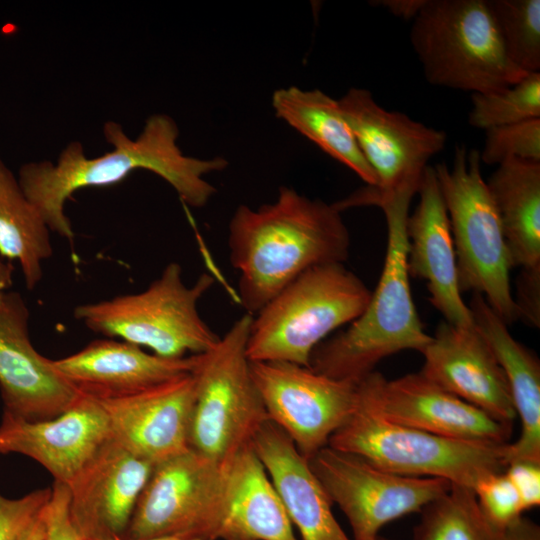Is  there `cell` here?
<instances>
[{
    "instance_id": "cell-1",
    "label": "cell",
    "mask_w": 540,
    "mask_h": 540,
    "mask_svg": "<svg viewBox=\"0 0 540 540\" xmlns=\"http://www.w3.org/2000/svg\"><path fill=\"white\" fill-rule=\"evenodd\" d=\"M103 132L113 149L99 157L88 158L81 143L74 141L62 150L56 163L29 162L19 170L17 178L26 197L50 231L68 240L75 234L64 205L79 189L113 185L133 171L145 169L169 183L186 205L201 208L216 192L204 176L229 164L219 156L200 159L184 155L177 144V124L165 114L150 116L135 139L112 121L105 123Z\"/></svg>"
},
{
    "instance_id": "cell-19",
    "label": "cell",
    "mask_w": 540,
    "mask_h": 540,
    "mask_svg": "<svg viewBox=\"0 0 540 540\" xmlns=\"http://www.w3.org/2000/svg\"><path fill=\"white\" fill-rule=\"evenodd\" d=\"M421 373L436 385L513 425L516 412L505 374L475 326L442 321L430 343L420 352Z\"/></svg>"
},
{
    "instance_id": "cell-13",
    "label": "cell",
    "mask_w": 540,
    "mask_h": 540,
    "mask_svg": "<svg viewBox=\"0 0 540 540\" xmlns=\"http://www.w3.org/2000/svg\"><path fill=\"white\" fill-rule=\"evenodd\" d=\"M268 420L307 460L328 446L357 405V384L284 361L251 362Z\"/></svg>"
},
{
    "instance_id": "cell-5",
    "label": "cell",
    "mask_w": 540,
    "mask_h": 540,
    "mask_svg": "<svg viewBox=\"0 0 540 540\" xmlns=\"http://www.w3.org/2000/svg\"><path fill=\"white\" fill-rule=\"evenodd\" d=\"M412 21L411 46L431 85L491 94L528 74L508 58L488 0H426Z\"/></svg>"
},
{
    "instance_id": "cell-12",
    "label": "cell",
    "mask_w": 540,
    "mask_h": 540,
    "mask_svg": "<svg viewBox=\"0 0 540 540\" xmlns=\"http://www.w3.org/2000/svg\"><path fill=\"white\" fill-rule=\"evenodd\" d=\"M308 461L331 502L345 515L353 540H376L386 524L420 512L451 487L442 478L390 473L330 446Z\"/></svg>"
},
{
    "instance_id": "cell-36",
    "label": "cell",
    "mask_w": 540,
    "mask_h": 540,
    "mask_svg": "<svg viewBox=\"0 0 540 540\" xmlns=\"http://www.w3.org/2000/svg\"><path fill=\"white\" fill-rule=\"evenodd\" d=\"M518 319L539 327L540 324V268L522 269L517 280V293L514 299Z\"/></svg>"
},
{
    "instance_id": "cell-4",
    "label": "cell",
    "mask_w": 540,
    "mask_h": 540,
    "mask_svg": "<svg viewBox=\"0 0 540 540\" xmlns=\"http://www.w3.org/2000/svg\"><path fill=\"white\" fill-rule=\"evenodd\" d=\"M371 295L344 263L308 269L253 315L248 359L310 367L314 349L331 332L358 318Z\"/></svg>"
},
{
    "instance_id": "cell-26",
    "label": "cell",
    "mask_w": 540,
    "mask_h": 540,
    "mask_svg": "<svg viewBox=\"0 0 540 540\" xmlns=\"http://www.w3.org/2000/svg\"><path fill=\"white\" fill-rule=\"evenodd\" d=\"M231 465L234 492L221 540H298L252 444L236 453Z\"/></svg>"
},
{
    "instance_id": "cell-20",
    "label": "cell",
    "mask_w": 540,
    "mask_h": 540,
    "mask_svg": "<svg viewBox=\"0 0 540 540\" xmlns=\"http://www.w3.org/2000/svg\"><path fill=\"white\" fill-rule=\"evenodd\" d=\"M417 193L418 206L406 221L409 276L426 281L429 300L446 322L473 327L459 289L449 216L433 166L426 167Z\"/></svg>"
},
{
    "instance_id": "cell-3",
    "label": "cell",
    "mask_w": 540,
    "mask_h": 540,
    "mask_svg": "<svg viewBox=\"0 0 540 540\" xmlns=\"http://www.w3.org/2000/svg\"><path fill=\"white\" fill-rule=\"evenodd\" d=\"M414 194L399 192L373 201L387 223L379 282L362 314L314 349L310 358L314 371L357 384L382 359L403 350L421 352L432 340L417 313L407 268L406 221Z\"/></svg>"
},
{
    "instance_id": "cell-7",
    "label": "cell",
    "mask_w": 540,
    "mask_h": 540,
    "mask_svg": "<svg viewBox=\"0 0 540 540\" xmlns=\"http://www.w3.org/2000/svg\"><path fill=\"white\" fill-rule=\"evenodd\" d=\"M182 273L177 262H170L145 290L79 305L74 316L96 333L147 347L161 357L204 353L220 338L198 311L215 280L204 273L189 287Z\"/></svg>"
},
{
    "instance_id": "cell-8",
    "label": "cell",
    "mask_w": 540,
    "mask_h": 540,
    "mask_svg": "<svg viewBox=\"0 0 540 540\" xmlns=\"http://www.w3.org/2000/svg\"><path fill=\"white\" fill-rule=\"evenodd\" d=\"M509 443L464 441L386 421L358 401L328 446L358 455L376 467L407 477L442 478L474 489L506 468Z\"/></svg>"
},
{
    "instance_id": "cell-41",
    "label": "cell",
    "mask_w": 540,
    "mask_h": 540,
    "mask_svg": "<svg viewBox=\"0 0 540 540\" xmlns=\"http://www.w3.org/2000/svg\"><path fill=\"white\" fill-rule=\"evenodd\" d=\"M109 540H125V539L116 538V539H109ZM133 540H185V539H179V538H173V537H160V538L133 539Z\"/></svg>"
},
{
    "instance_id": "cell-35",
    "label": "cell",
    "mask_w": 540,
    "mask_h": 540,
    "mask_svg": "<svg viewBox=\"0 0 540 540\" xmlns=\"http://www.w3.org/2000/svg\"><path fill=\"white\" fill-rule=\"evenodd\" d=\"M521 500L524 511L540 504V463L514 461L504 469Z\"/></svg>"
},
{
    "instance_id": "cell-15",
    "label": "cell",
    "mask_w": 540,
    "mask_h": 540,
    "mask_svg": "<svg viewBox=\"0 0 540 540\" xmlns=\"http://www.w3.org/2000/svg\"><path fill=\"white\" fill-rule=\"evenodd\" d=\"M0 393L3 412L27 421L49 420L81 397L33 347L29 309L18 292L0 304Z\"/></svg>"
},
{
    "instance_id": "cell-21",
    "label": "cell",
    "mask_w": 540,
    "mask_h": 540,
    "mask_svg": "<svg viewBox=\"0 0 540 540\" xmlns=\"http://www.w3.org/2000/svg\"><path fill=\"white\" fill-rule=\"evenodd\" d=\"M196 360L197 354L166 358L123 340L99 339L52 360V365L79 393L101 400L129 396L191 374Z\"/></svg>"
},
{
    "instance_id": "cell-18",
    "label": "cell",
    "mask_w": 540,
    "mask_h": 540,
    "mask_svg": "<svg viewBox=\"0 0 540 540\" xmlns=\"http://www.w3.org/2000/svg\"><path fill=\"white\" fill-rule=\"evenodd\" d=\"M97 401L106 412L112 438L153 465L190 448L192 373L129 396Z\"/></svg>"
},
{
    "instance_id": "cell-9",
    "label": "cell",
    "mask_w": 540,
    "mask_h": 540,
    "mask_svg": "<svg viewBox=\"0 0 540 540\" xmlns=\"http://www.w3.org/2000/svg\"><path fill=\"white\" fill-rule=\"evenodd\" d=\"M253 315L244 314L206 352L197 354L189 447L212 460H230L267 422L246 347Z\"/></svg>"
},
{
    "instance_id": "cell-40",
    "label": "cell",
    "mask_w": 540,
    "mask_h": 540,
    "mask_svg": "<svg viewBox=\"0 0 540 540\" xmlns=\"http://www.w3.org/2000/svg\"><path fill=\"white\" fill-rule=\"evenodd\" d=\"M44 510L22 540H44V537H45Z\"/></svg>"
},
{
    "instance_id": "cell-28",
    "label": "cell",
    "mask_w": 540,
    "mask_h": 540,
    "mask_svg": "<svg viewBox=\"0 0 540 540\" xmlns=\"http://www.w3.org/2000/svg\"><path fill=\"white\" fill-rule=\"evenodd\" d=\"M413 530V540H506L482 512L472 489L451 484L427 504Z\"/></svg>"
},
{
    "instance_id": "cell-30",
    "label": "cell",
    "mask_w": 540,
    "mask_h": 540,
    "mask_svg": "<svg viewBox=\"0 0 540 540\" xmlns=\"http://www.w3.org/2000/svg\"><path fill=\"white\" fill-rule=\"evenodd\" d=\"M468 121L484 131L540 118V72L528 73L511 87L491 94H471Z\"/></svg>"
},
{
    "instance_id": "cell-22",
    "label": "cell",
    "mask_w": 540,
    "mask_h": 540,
    "mask_svg": "<svg viewBox=\"0 0 540 540\" xmlns=\"http://www.w3.org/2000/svg\"><path fill=\"white\" fill-rule=\"evenodd\" d=\"M251 444L301 540H352L336 520L309 461L279 427L267 421Z\"/></svg>"
},
{
    "instance_id": "cell-42",
    "label": "cell",
    "mask_w": 540,
    "mask_h": 540,
    "mask_svg": "<svg viewBox=\"0 0 540 540\" xmlns=\"http://www.w3.org/2000/svg\"><path fill=\"white\" fill-rule=\"evenodd\" d=\"M376 540H389V539H386V538H383V537H381V536H378V537L376 538Z\"/></svg>"
},
{
    "instance_id": "cell-14",
    "label": "cell",
    "mask_w": 540,
    "mask_h": 540,
    "mask_svg": "<svg viewBox=\"0 0 540 540\" xmlns=\"http://www.w3.org/2000/svg\"><path fill=\"white\" fill-rule=\"evenodd\" d=\"M358 401L382 419L451 439L505 444L512 425L444 390L420 371L387 380L373 371L357 383Z\"/></svg>"
},
{
    "instance_id": "cell-2",
    "label": "cell",
    "mask_w": 540,
    "mask_h": 540,
    "mask_svg": "<svg viewBox=\"0 0 540 540\" xmlns=\"http://www.w3.org/2000/svg\"><path fill=\"white\" fill-rule=\"evenodd\" d=\"M227 243L230 264L239 273V302L255 315L308 269L344 263L350 234L333 204L282 186L271 203L237 207Z\"/></svg>"
},
{
    "instance_id": "cell-16",
    "label": "cell",
    "mask_w": 540,
    "mask_h": 540,
    "mask_svg": "<svg viewBox=\"0 0 540 540\" xmlns=\"http://www.w3.org/2000/svg\"><path fill=\"white\" fill-rule=\"evenodd\" d=\"M111 438L103 407L83 394L68 410L52 419L27 421L3 412L0 422V454L30 457L54 481L66 485Z\"/></svg>"
},
{
    "instance_id": "cell-37",
    "label": "cell",
    "mask_w": 540,
    "mask_h": 540,
    "mask_svg": "<svg viewBox=\"0 0 540 540\" xmlns=\"http://www.w3.org/2000/svg\"><path fill=\"white\" fill-rule=\"evenodd\" d=\"M374 3L398 18L413 20L425 5L426 0H379Z\"/></svg>"
},
{
    "instance_id": "cell-29",
    "label": "cell",
    "mask_w": 540,
    "mask_h": 540,
    "mask_svg": "<svg viewBox=\"0 0 540 540\" xmlns=\"http://www.w3.org/2000/svg\"><path fill=\"white\" fill-rule=\"evenodd\" d=\"M510 61L526 73L540 72V0H488Z\"/></svg>"
},
{
    "instance_id": "cell-23",
    "label": "cell",
    "mask_w": 540,
    "mask_h": 540,
    "mask_svg": "<svg viewBox=\"0 0 540 540\" xmlns=\"http://www.w3.org/2000/svg\"><path fill=\"white\" fill-rule=\"evenodd\" d=\"M474 326L500 364L521 420L519 438L509 443L506 466L514 461L540 463V363L525 346L516 341L505 322L481 294L473 293L468 305Z\"/></svg>"
},
{
    "instance_id": "cell-31",
    "label": "cell",
    "mask_w": 540,
    "mask_h": 540,
    "mask_svg": "<svg viewBox=\"0 0 540 540\" xmlns=\"http://www.w3.org/2000/svg\"><path fill=\"white\" fill-rule=\"evenodd\" d=\"M481 163L499 165L516 158L540 162V118L485 130Z\"/></svg>"
},
{
    "instance_id": "cell-24",
    "label": "cell",
    "mask_w": 540,
    "mask_h": 540,
    "mask_svg": "<svg viewBox=\"0 0 540 540\" xmlns=\"http://www.w3.org/2000/svg\"><path fill=\"white\" fill-rule=\"evenodd\" d=\"M512 267L540 268V162L508 159L486 181Z\"/></svg>"
},
{
    "instance_id": "cell-38",
    "label": "cell",
    "mask_w": 540,
    "mask_h": 540,
    "mask_svg": "<svg viewBox=\"0 0 540 540\" xmlns=\"http://www.w3.org/2000/svg\"><path fill=\"white\" fill-rule=\"evenodd\" d=\"M506 540H540V527L531 519L521 516L505 529Z\"/></svg>"
},
{
    "instance_id": "cell-6",
    "label": "cell",
    "mask_w": 540,
    "mask_h": 540,
    "mask_svg": "<svg viewBox=\"0 0 540 540\" xmlns=\"http://www.w3.org/2000/svg\"><path fill=\"white\" fill-rule=\"evenodd\" d=\"M449 216L459 289L481 294L508 326L518 319L501 221L477 149H454L452 166H433Z\"/></svg>"
},
{
    "instance_id": "cell-32",
    "label": "cell",
    "mask_w": 540,
    "mask_h": 540,
    "mask_svg": "<svg viewBox=\"0 0 540 540\" xmlns=\"http://www.w3.org/2000/svg\"><path fill=\"white\" fill-rule=\"evenodd\" d=\"M473 491L482 512L497 528L505 530L523 516L521 500L504 471L482 477Z\"/></svg>"
},
{
    "instance_id": "cell-27",
    "label": "cell",
    "mask_w": 540,
    "mask_h": 540,
    "mask_svg": "<svg viewBox=\"0 0 540 540\" xmlns=\"http://www.w3.org/2000/svg\"><path fill=\"white\" fill-rule=\"evenodd\" d=\"M49 231L18 178L0 160V253L19 263L30 290L42 278L41 262L53 254Z\"/></svg>"
},
{
    "instance_id": "cell-11",
    "label": "cell",
    "mask_w": 540,
    "mask_h": 540,
    "mask_svg": "<svg viewBox=\"0 0 540 540\" xmlns=\"http://www.w3.org/2000/svg\"><path fill=\"white\" fill-rule=\"evenodd\" d=\"M338 103L357 143L376 174L366 186L334 203L339 211L365 206L374 198L417 193L429 160L445 146V131L380 106L369 90L350 88Z\"/></svg>"
},
{
    "instance_id": "cell-39",
    "label": "cell",
    "mask_w": 540,
    "mask_h": 540,
    "mask_svg": "<svg viewBox=\"0 0 540 540\" xmlns=\"http://www.w3.org/2000/svg\"><path fill=\"white\" fill-rule=\"evenodd\" d=\"M13 269L10 261L4 258L0 253V304L8 292L7 290L12 285Z\"/></svg>"
},
{
    "instance_id": "cell-34",
    "label": "cell",
    "mask_w": 540,
    "mask_h": 540,
    "mask_svg": "<svg viewBox=\"0 0 540 540\" xmlns=\"http://www.w3.org/2000/svg\"><path fill=\"white\" fill-rule=\"evenodd\" d=\"M69 501L68 485L54 481L44 510V540H85L71 520Z\"/></svg>"
},
{
    "instance_id": "cell-25",
    "label": "cell",
    "mask_w": 540,
    "mask_h": 540,
    "mask_svg": "<svg viewBox=\"0 0 540 540\" xmlns=\"http://www.w3.org/2000/svg\"><path fill=\"white\" fill-rule=\"evenodd\" d=\"M271 103L277 118L347 166L368 186L377 185L376 174L365 159L338 100L319 89L290 86L275 90Z\"/></svg>"
},
{
    "instance_id": "cell-33",
    "label": "cell",
    "mask_w": 540,
    "mask_h": 540,
    "mask_svg": "<svg viewBox=\"0 0 540 540\" xmlns=\"http://www.w3.org/2000/svg\"><path fill=\"white\" fill-rule=\"evenodd\" d=\"M51 488L34 490L10 499L0 493V540H22L42 514Z\"/></svg>"
},
{
    "instance_id": "cell-10",
    "label": "cell",
    "mask_w": 540,
    "mask_h": 540,
    "mask_svg": "<svg viewBox=\"0 0 540 540\" xmlns=\"http://www.w3.org/2000/svg\"><path fill=\"white\" fill-rule=\"evenodd\" d=\"M231 459L189 448L155 464L122 539L221 540L234 492Z\"/></svg>"
},
{
    "instance_id": "cell-17",
    "label": "cell",
    "mask_w": 540,
    "mask_h": 540,
    "mask_svg": "<svg viewBox=\"0 0 540 540\" xmlns=\"http://www.w3.org/2000/svg\"><path fill=\"white\" fill-rule=\"evenodd\" d=\"M153 464L111 438L68 485L71 520L85 540L123 538Z\"/></svg>"
}]
</instances>
